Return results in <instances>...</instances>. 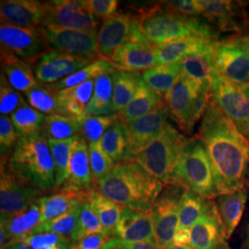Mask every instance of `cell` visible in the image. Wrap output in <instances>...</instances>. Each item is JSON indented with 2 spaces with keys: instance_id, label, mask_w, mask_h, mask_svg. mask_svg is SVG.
Instances as JSON below:
<instances>
[{
  "instance_id": "27",
  "label": "cell",
  "mask_w": 249,
  "mask_h": 249,
  "mask_svg": "<svg viewBox=\"0 0 249 249\" xmlns=\"http://www.w3.org/2000/svg\"><path fill=\"white\" fill-rule=\"evenodd\" d=\"M215 42L203 38H184L155 46L158 65L182 63L187 56L203 51Z\"/></svg>"
},
{
  "instance_id": "15",
  "label": "cell",
  "mask_w": 249,
  "mask_h": 249,
  "mask_svg": "<svg viewBox=\"0 0 249 249\" xmlns=\"http://www.w3.org/2000/svg\"><path fill=\"white\" fill-rule=\"evenodd\" d=\"M167 110L164 103L146 116L124 123L127 137L128 160L154 142L163 131L167 122Z\"/></svg>"
},
{
  "instance_id": "33",
  "label": "cell",
  "mask_w": 249,
  "mask_h": 249,
  "mask_svg": "<svg viewBox=\"0 0 249 249\" xmlns=\"http://www.w3.org/2000/svg\"><path fill=\"white\" fill-rule=\"evenodd\" d=\"M213 45L184 59L181 63L182 72L192 80L212 83L214 76L218 73L214 64Z\"/></svg>"
},
{
  "instance_id": "42",
  "label": "cell",
  "mask_w": 249,
  "mask_h": 249,
  "mask_svg": "<svg viewBox=\"0 0 249 249\" xmlns=\"http://www.w3.org/2000/svg\"><path fill=\"white\" fill-rule=\"evenodd\" d=\"M45 116L26 103L10 116V119L20 138L41 133Z\"/></svg>"
},
{
  "instance_id": "29",
  "label": "cell",
  "mask_w": 249,
  "mask_h": 249,
  "mask_svg": "<svg viewBox=\"0 0 249 249\" xmlns=\"http://www.w3.org/2000/svg\"><path fill=\"white\" fill-rule=\"evenodd\" d=\"M163 103V97L152 90L141 78L132 101L118 116L123 123H127L150 114Z\"/></svg>"
},
{
  "instance_id": "37",
  "label": "cell",
  "mask_w": 249,
  "mask_h": 249,
  "mask_svg": "<svg viewBox=\"0 0 249 249\" xmlns=\"http://www.w3.org/2000/svg\"><path fill=\"white\" fill-rule=\"evenodd\" d=\"M211 203V199L199 196L193 191L185 190L180 201L178 229L190 230L207 212Z\"/></svg>"
},
{
  "instance_id": "26",
  "label": "cell",
  "mask_w": 249,
  "mask_h": 249,
  "mask_svg": "<svg viewBox=\"0 0 249 249\" xmlns=\"http://www.w3.org/2000/svg\"><path fill=\"white\" fill-rule=\"evenodd\" d=\"M89 194L57 190L56 193L41 196L36 201L41 212V223L55 219L79 208L88 201Z\"/></svg>"
},
{
  "instance_id": "10",
  "label": "cell",
  "mask_w": 249,
  "mask_h": 249,
  "mask_svg": "<svg viewBox=\"0 0 249 249\" xmlns=\"http://www.w3.org/2000/svg\"><path fill=\"white\" fill-rule=\"evenodd\" d=\"M0 43L1 48L32 66L43 53L49 50L43 26L22 28L1 22Z\"/></svg>"
},
{
  "instance_id": "24",
  "label": "cell",
  "mask_w": 249,
  "mask_h": 249,
  "mask_svg": "<svg viewBox=\"0 0 249 249\" xmlns=\"http://www.w3.org/2000/svg\"><path fill=\"white\" fill-rule=\"evenodd\" d=\"M115 237L129 243L155 240L151 210L136 211L124 208L122 217L116 226Z\"/></svg>"
},
{
  "instance_id": "22",
  "label": "cell",
  "mask_w": 249,
  "mask_h": 249,
  "mask_svg": "<svg viewBox=\"0 0 249 249\" xmlns=\"http://www.w3.org/2000/svg\"><path fill=\"white\" fill-rule=\"evenodd\" d=\"M41 223V212L37 203L15 213H1V248L11 242L24 239Z\"/></svg>"
},
{
  "instance_id": "58",
  "label": "cell",
  "mask_w": 249,
  "mask_h": 249,
  "mask_svg": "<svg viewBox=\"0 0 249 249\" xmlns=\"http://www.w3.org/2000/svg\"><path fill=\"white\" fill-rule=\"evenodd\" d=\"M241 249H249V224L248 225V231H247V234L245 237L244 243L241 247Z\"/></svg>"
},
{
  "instance_id": "35",
  "label": "cell",
  "mask_w": 249,
  "mask_h": 249,
  "mask_svg": "<svg viewBox=\"0 0 249 249\" xmlns=\"http://www.w3.org/2000/svg\"><path fill=\"white\" fill-rule=\"evenodd\" d=\"M24 94L28 104L44 115L65 116L58 97V91L53 89L51 84L38 82L36 87Z\"/></svg>"
},
{
  "instance_id": "48",
  "label": "cell",
  "mask_w": 249,
  "mask_h": 249,
  "mask_svg": "<svg viewBox=\"0 0 249 249\" xmlns=\"http://www.w3.org/2000/svg\"><path fill=\"white\" fill-rule=\"evenodd\" d=\"M26 102L17 89L9 85L5 76L1 73L0 79V114L1 116L12 115Z\"/></svg>"
},
{
  "instance_id": "39",
  "label": "cell",
  "mask_w": 249,
  "mask_h": 249,
  "mask_svg": "<svg viewBox=\"0 0 249 249\" xmlns=\"http://www.w3.org/2000/svg\"><path fill=\"white\" fill-rule=\"evenodd\" d=\"M142 76L129 72L114 71L113 107L115 114H119L132 101Z\"/></svg>"
},
{
  "instance_id": "52",
  "label": "cell",
  "mask_w": 249,
  "mask_h": 249,
  "mask_svg": "<svg viewBox=\"0 0 249 249\" xmlns=\"http://www.w3.org/2000/svg\"><path fill=\"white\" fill-rule=\"evenodd\" d=\"M103 249H160L155 240L129 243L113 237L107 242Z\"/></svg>"
},
{
  "instance_id": "20",
  "label": "cell",
  "mask_w": 249,
  "mask_h": 249,
  "mask_svg": "<svg viewBox=\"0 0 249 249\" xmlns=\"http://www.w3.org/2000/svg\"><path fill=\"white\" fill-rule=\"evenodd\" d=\"M116 71L142 74L158 66L154 46L143 42H128L122 45L108 60Z\"/></svg>"
},
{
  "instance_id": "28",
  "label": "cell",
  "mask_w": 249,
  "mask_h": 249,
  "mask_svg": "<svg viewBox=\"0 0 249 249\" xmlns=\"http://www.w3.org/2000/svg\"><path fill=\"white\" fill-rule=\"evenodd\" d=\"M95 80H89L75 87L58 91L64 115L83 119L92 97Z\"/></svg>"
},
{
  "instance_id": "45",
  "label": "cell",
  "mask_w": 249,
  "mask_h": 249,
  "mask_svg": "<svg viewBox=\"0 0 249 249\" xmlns=\"http://www.w3.org/2000/svg\"><path fill=\"white\" fill-rule=\"evenodd\" d=\"M22 241L31 249H72L71 239L52 232L32 233Z\"/></svg>"
},
{
  "instance_id": "44",
  "label": "cell",
  "mask_w": 249,
  "mask_h": 249,
  "mask_svg": "<svg viewBox=\"0 0 249 249\" xmlns=\"http://www.w3.org/2000/svg\"><path fill=\"white\" fill-rule=\"evenodd\" d=\"M80 210V206L68 213L63 214L55 219L41 223L32 233L52 232L72 240V237L78 228Z\"/></svg>"
},
{
  "instance_id": "16",
  "label": "cell",
  "mask_w": 249,
  "mask_h": 249,
  "mask_svg": "<svg viewBox=\"0 0 249 249\" xmlns=\"http://www.w3.org/2000/svg\"><path fill=\"white\" fill-rule=\"evenodd\" d=\"M40 189L23 183L9 172L5 163L0 171L1 213H15L26 210L43 196Z\"/></svg>"
},
{
  "instance_id": "17",
  "label": "cell",
  "mask_w": 249,
  "mask_h": 249,
  "mask_svg": "<svg viewBox=\"0 0 249 249\" xmlns=\"http://www.w3.org/2000/svg\"><path fill=\"white\" fill-rule=\"evenodd\" d=\"M202 17L213 22L220 32L241 33L249 24V15L243 2L196 0Z\"/></svg>"
},
{
  "instance_id": "32",
  "label": "cell",
  "mask_w": 249,
  "mask_h": 249,
  "mask_svg": "<svg viewBox=\"0 0 249 249\" xmlns=\"http://www.w3.org/2000/svg\"><path fill=\"white\" fill-rule=\"evenodd\" d=\"M114 71L109 72L95 79L92 97L86 112V116L114 115Z\"/></svg>"
},
{
  "instance_id": "59",
  "label": "cell",
  "mask_w": 249,
  "mask_h": 249,
  "mask_svg": "<svg viewBox=\"0 0 249 249\" xmlns=\"http://www.w3.org/2000/svg\"><path fill=\"white\" fill-rule=\"evenodd\" d=\"M1 249H8V248H7V247H2V248H1Z\"/></svg>"
},
{
  "instance_id": "46",
  "label": "cell",
  "mask_w": 249,
  "mask_h": 249,
  "mask_svg": "<svg viewBox=\"0 0 249 249\" xmlns=\"http://www.w3.org/2000/svg\"><path fill=\"white\" fill-rule=\"evenodd\" d=\"M99 232H105L103 225L88 201L84 202L80 206L78 228L72 237V242L75 244L86 235Z\"/></svg>"
},
{
  "instance_id": "40",
  "label": "cell",
  "mask_w": 249,
  "mask_h": 249,
  "mask_svg": "<svg viewBox=\"0 0 249 249\" xmlns=\"http://www.w3.org/2000/svg\"><path fill=\"white\" fill-rule=\"evenodd\" d=\"M75 141L76 137L66 141L48 140L49 148L54 163L55 190H58L62 187L69 177V167Z\"/></svg>"
},
{
  "instance_id": "2",
  "label": "cell",
  "mask_w": 249,
  "mask_h": 249,
  "mask_svg": "<svg viewBox=\"0 0 249 249\" xmlns=\"http://www.w3.org/2000/svg\"><path fill=\"white\" fill-rule=\"evenodd\" d=\"M94 186L102 195L136 211H150L163 189L159 179L134 160L117 163Z\"/></svg>"
},
{
  "instance_id": "6",
  "label": "cell",
  "mask_w": 249,
  "mask_h": 249,
  "mask_svg": "<svg viewBox=\"0 0 249 249\" xmlns=\"http://www.w3.org/2000/svg\"><path fill=\"white\" fill-rule=\"evenodd\" d=\"M188 138L172 124L165 125L160 136L138 153L134 160L166 186H175L178 160Z\"/></svg>"
},
{
  "instance_id": "60",
  "label": "cell",
  "mask_w": 249,
  "mask_h": 249,
  "mask_svg": "<svg viewBox=\"0 0 249 249\" xmlns=\"http://www.w3.org/2000/svg\"><path fill=\"white\" fill-rule=\"evenodd\" d=\"M248 85H249V84H248Z\"/></svg>"
},
{
  "instance_id": "49",
  "label": "cell",
  "mask_w": 249,
  "mask_h": 249,
  "mask_svg": "<svg viewBox=\"0 0 249 249\" xmlns=\"http://www.w3.org/2000/svg\"><path fill=\"white\" fill-rule=\"evenodd\" d=\"M18 136L10 117L1 116L0 117V154L1 163H6L11 152L18 142Z\"/></svg>"
},
{
  "instance_id": "3",
  "label": "cell",
  "mask_w": 249,
  "mask_h": 249,
  "mask_svg": "<svg viewBox=\"0 0 249 249\" xmlns=\"http://www.w3.org/2000/svg\"><path fill=\"white\" fill-rule=\"evenodd\" d=\"M134 16L143 39L154 47L184 38L217 41V33L203 19L179 13L164 1L142 8Z\"/></svg>"
},
{
  "instance_id": "43",
  "label": "cell",
  "mask_w": 249,
  "mask_h": 249,
  "mask_svg": "<svg viewBox=\"0 0 249 249\" xmlns=\"http://www.w3.org/2000/svg\"><path fill=\"white\" fill-rule=\"evenodd\" d=\"M118 114L110 116H89L80 120V135L88 144L97 143L107 130L119 121Z\"/></svg>"
},
{
  "instance_id": "30",
  "label": "cell",
  "mask_w": 249,
  "mask_h": 249,
  "mask_svg": "<svg viewBox=\"0 0 249 249\" xmlns=\"http://www.w3.org/2000/svg\"><path fill=\"white\" fill-rule=\"evenodd\" d=\"M88 203L97 215L105 233L111 238L115 237L116 226L122 217L124 207L102 195L95 187L89 192Z\"/></svg>"
},
{
  "instance_id": "47",
  "label": "cell",
  "mask_w": 249,
  "mask_h": 249,
  "mask_svg": "<svg viewBox=\"0 0 249 249\" xmlns=\"http://www.w3.org/2000/svg\"><path fill=\"white\" fill-rule=\"evenodd\" d=\"M89 165L94 184L105 178L115 167L116 163L103 151L100 142L89 144Z\"/></svg>"
},
{
  "instance_id": "56",
  "label": "cell",
  "mask_w": 249,
  "mask_h": 249,
  "mask_svg": "<svg viewBox=\"0 0 249 249\" xmlns=\"http://www.w3.org/2000/svg\"><path fill=\"white\" fill-rule=\"evenodd\" d=\"M9 249H31L26 246L22 241H14L11 242L8 246H6Z\"/></svg>"
},
{
  "instance_id": "11",
  "label": "cell",
  "mask_w": 249,
  "mask_h": 249,
  "mask_svg": "<svg viewBox=\"0 0 249 249\" xmlns=\"http://www.w3.org/2000/svg\"><path fill=\"white\" fill-rule=\"evenodd\" d=\"M185 189L178 186H166L151 209L155 240L160 249L171 244L179 225V208Z\"/></svg>"
},
{
  "instance_id": "18",
  "label": "cell",
  "mask_w": 249,
  "mask_h": 249,
  "mask_svg": "<svg viewBox=\"0 0 249 249\" xmlns=\"http://www.w3.org/2000/svg\"><path fill=\"white\" fill-rule=\"evenodd\" d=\"M213 59L217 72L228 80L249 84V55L235 39L216 42Z\"/></svg>"
},
{
  "instance_id": "5",
  "label": "cell",
  "mask_w": 249,
  "mask_h": 249,
  "mask_svg": "<svg viewBox=\"0 0 249 249\" xmlns=\"http://www.w3.org/2000/svg\"><path fill=\"white\" fill-rule=\"evenodd\" d=\"M212 96V83L192 80L182 72L163 102L168 116L181 130L190 134L204 116Z\"/></svg>"
},
{
  "instance_id": "21",
  "label": "cell",
  "mask_w": 249,
  "mask_h": 249,
  "mask_svg": "<svg viewBox=\"0 0 249 249\" xmlns=\"http://www.w3.org/2000/svg\"><path fill=\"white\" fill-rule=\"evenodd\" d=\"M93 187L89 165V144L81 137H76L69 167V177L58 190L88 194Z\"/></svg>"
},
{
  "instance_id": "12",
  "label": "cell",
  "mask_w": 249,
  "mask_h": 249,
  "mask_svg": "<svg viewBox=\"0 0 249 249\" xmlns=\"http://www.w3.org/2000/svg\"><path fill=\"white\" fill-rule=\"evenodd\" d=\"M101 58L109 60L113 54L128 42L146 43L131 13H117L103 21L97 34Z\"/></svg>"
},
{
  "instance_id": "19",
  "label": "cell",
  "mask_w": 249,
  "mask_h": 249,
  "mask_svg": "<svg viewBox=\"0 0 249 249\" xmlns=\"http://www.w3.org/2000/svg\"><path fill=\"white\" fill-rule=\"evenodd\" d=\"M227 239L217 205L212 201L207 212L190 229V246L194 249H228Z\"/></svg>"
},
{
  "instance_id": "7",
  "label": "cell",
  "mask_w": 249,
  "mask_h": 249,
  "mask_svg": "<svg viewBox=\"0 0 249 249\" xmlns=\"http://www.w3.org/2000/svg\"><path fill=\"white\" fill-rule=\"evenodd\" d=\"M175 186L209 199L218 196L211 160L197 137L188 139L182 150L176 170Z\"/></svg>"
},
{
  "instance_id": "38",
  "label": "cell",
  "mask_w": 249,
  "mask_h": 249,
  "mask_svg": "<svg viewBox=\"0 0 249 249\" xmlns=\"http://www.w3.org/2000/svg\"><path fill=\"white\" fill-rule=\"evenodd\" d=\"M100 145L116 164L128 160V147L125 125L121 120L113 124L102 140Z\"/></svg>"
},
{
  "instance_id": "36",
  "label": "cell",
  "mask_w": 249,
  "mask_h": 249,
  "mask_svg": "<svg viewBox=\"0 0 249 249\" xmlns=\"http://www.w3.org/2000/svg\"><path fill=\"white\" fill-rule=\"evenodd\" d=\"M81 122L71 116L50 115L45 116L41 135L48 140L66 141L80 135Z\"/></svg>"
},
{
  "instance_id": "8",
  "label": "cell",
  "mask_w": 249,
  "mask_h": 249,
  "mask_svg": "<svg viewBox=\"0 0 249 249\" xmlns=\"http://www.w3.org/2000/svg\"><path fill=\"white\" fill-rule=\"evenodd\" d=\"M212 99L249 141V87L217 73L212 82Z\"/></svg>"
},
{
  "instance_id": "50",
  "label": "cell",
  "mask_w": 249,
  "mask_h": 249,
  "mask_svg": "<svg viewBox=\"0 0 249 249\" xmlns=\"http://www.w3.org/2000/svg\"><path fill=\"white\" fill-rule=\"evenodd\" d=\"M94 18L106 20L117 14L119 2L116 0H84Z\"/></svg>"
},
{
  "instance_id": "14",
  "label": "cell",
  "mask_w": 249,
  "mask_h": 249,
  "mask_svg": "<svg viewBox=\"0 0 249 249\" xmlns=\"http://www.w3.org/2000/svg\"><path fill=\"white\" fill-rule=\"evenodd\" d=\"M43 28L49 49L71 53L91 60L101 58L97 34L53 26Z\"/></svg>"
},
{
  "instance_id": "41",
  "label": "cell",
  "mask_w": 249,
  "mask_h": 249,
  "mask_svg": "<svg viewBox=\"0 0 249 249\" xmlns=\"http://www.w3.org/2000/svg\"><path fill=\"white\" fill-rule=\"evenodd\" d=\"M112 71H115V69L112 67L111 63L105 58H99L64 80L51 84V86L53 89L59 91L75 87L87 80H95L100 76Z\"/></svg>"
},
{
  "instance_id": "4",
  "label": "cell",
  "mask_w": 249,
  "mask_h": 249,
  "mask_svg": "<svg viewBox=\"0 0 249 249\" xmlns=\"http://www.w3.org/2000/svg\"><path fill=\"white\" fill-rule=\"evenodd\" d=\"M5 164L19 181L42 192L55 190L53 157L48 141L41 134L20 137Z\"/></svg>"
},
{
  "instance_id": "9",
  "label": "cell",
  "mask_w": 249,
  "mask_h": 249,
  "mask_svg": "<svg viewBox=\"0 0 249 249\" xmlns=\"http://www.w3.org/2000/svg\"><path fill=\"white\" fill-rule=\"evenodd\" d=\"M42 26L98 34L99 21L89 12L84 0H53L44 2Z\"/></svg>"
},
{
  "instance_id": "23",
  "label": "cell",
  "mask_w": 249,
  "mask_h": 249,
  "mask_svg": "<svg viewBox=\"0 0 249 249\" xmlns=\"http://www.w3.org/2000/svg\"><path fill=\"white\" fill-rule=\"evenodd\" d=\"M1 22L22 28L43 25L44 2L36 0H4L0 5Z\"/></svg>"
},
{
  "instance_id": "13",
  "label": "cell",
  "mask_w": 249,
  "mask_h": 249,
  "mask_svg": "<svg viewBox=\"0 0 249 249\" xmlns=\"http://www.w3.org/2000/svg\"><path fill=\"white\" fill-rule=\"evenodd\" d=\"M94 60L49 49L43 53L33 68L36 80L43 84H53L79 71Z\"/></svg>"
},
{
  "instance_id": "1",
  "label": "cell",
  "mask_w": 249,
  "mask_h": 249,
  "mask_svg": "<svg viewBox=\"0 0 249 249\" xmlns=\"http://www.w3.org/2000/svg\"><path fill=\"white\" fill-rule=\"evenodd\" d=\"M197 138L211 160L218 195L248 189L249 141L213 99L201 118Z\"/></svg>"
},
{
  "instance_id": "57",
  "label": "cell",
  "mask_w": 249,
  "mask_h": 249,
  "mask_svg": "<svg viewBox=\"0 0 249 249\" xmlns=\"http://www.w3.org/2000/svg\"><path fill=\"white\" fill-rule=\"evenodd\" d=\"M162 249H194L190 245L187 246H177L175 244H171L169 246L163 248Z\"/></svg>"
},
{
  "instance_id": "53",
  "label": "cell",
  "mask_w": 249,
  "mask_h": 249,
  "mask_svg": "<svg viewBox=\"0 0 249 249\" xmlns=\"http://www.w3.org/2000/svg\"><path fill=\"white\" fill-rule=\"evenodd\" d=\"M171 9L187 16H200L201 11L196 0H178V1H164Z\"/></svg>"
},
{
  "instance_id": "55",
  "label": "cell",
  "mask_w": 249,
  "mask_h": 249,
  "mask_svg": "<svg viewBox=\"0 0 249 249\" xmlns=\"http://www.w3.org/2000/svg\"><path fill=\"white\" fill-rule=\"evenodd\" d=\"M235 41L238 43V45L242 46V48L249 53V36H243V37H238L234 38Z\"/></svg>"
},
{
  "instance_id": "25",
  "label": "cell",
  "mask_w": 249,
  "mask_h": 249,
  "mask_svg": "<svg viewBox=\"0 0 249 249\" xmlns=\"http://www.w3.org/2000/svg\"><path fill=\"white\" fill-rule=\"evenodd\" d=\"M1 73L9 85L18 91L25 93L38 84L34 68L15 54L1 48Z\"/></svg>"
},
{
  "instance_id": "54",
  "label": "cell",
  "mask_w": 249,
  "mask_h": 249,
  "mask_svg": "<svg viewBox=\"0 0 249 249\" xmlns=\"http://www.w3.org/2000/svg\"><path fill=\"white\" fill-rule=\"evenodd\" d=\"M173 244L177 246H187L190 245V230L188 229H178L175 234Z\"/></svg>"
},
{
  "instance_id": "51",
  "label": "cell",
  "mask_w": 249,
  "mask_h": 249,
  "mask_svg": "<svg viewBox=\"0 0 249 249\" xmlns=\"http://www.w3.org/2000/svg\"><path fill=\"white\" fill-rule=\"evenodd\" d=\"M111 239L105 232L92 233L82 237L73 244L72 249H103L108 241Z\"/></svg>"
},
{
  "instance_id": "34",
  "label": "cell",
  "mask_w": 249,
  "mask_h": 249,
  "mask_svg": "<svg viewBox=\"0 0 249 249\" xmlns=\"http://www.w3.org/2000/svg\"><path fill=\"white\" fill-rule=\"evenodd\" d=\"M182 73V64L158 65L143 72L142 78L152 90L162 97L172 89Z\"/></svg>"
},
{
  "instance_id": "31",
  "label": "cell",
  "mask_w": 249,
  "mask_h": 249,
  "mask_svg": "<svg viewBox=\"0 0 249 249\" xmlns=\"http://www.w3.org/2000/svg\"><path fill=\"white\" fill-rule=\"evenodd\" d=\"M248 197V189H241L230 194L220 195L217 209L228 238L240 222Z\"/></svg>"
}]
</instances>
